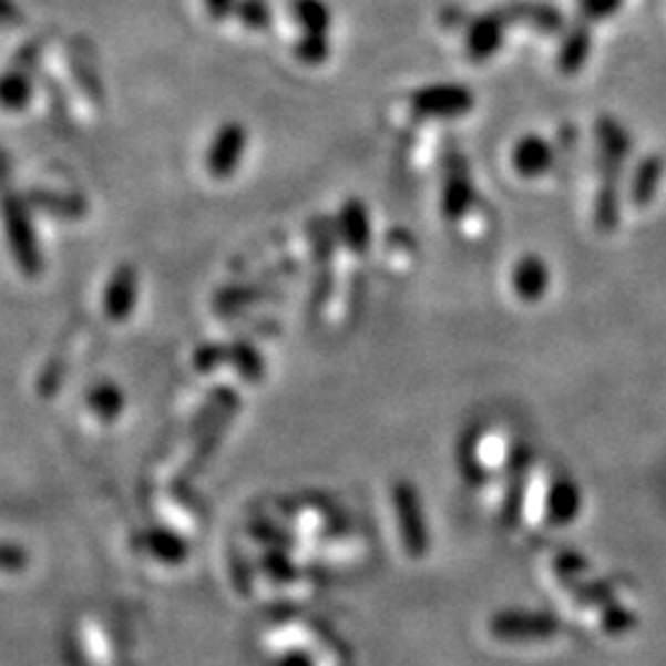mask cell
Returning a JSON list of instances; mask_svg holds the SVG:
<instances>
[{"label": "cell", "mask_w": 666, "mask_h": 666, "mask_svg": "<svg viewBox=\"0 0 666 666\" xmlns=\"http://www.w3.org/2000/svg\"><path fill=\"white\" fill-rule=\"evenodd\" d=\"M3 223L8 233V245L13 249V257L25 275H38L42 267L40 247L32 230L28 205L20 198H6L3 203Z\"/></svg>", "instance_id": "6da1fadb"}, {"label": "cell", "mask_w": 666, "mask_h": 666, "mask_svg": "<svg viewBox=\"0 0 666 666\" xmlns=\"http://www.w3.org/2000/svg\"><path fill=\"white\" fill-rule=\"evenodd\" d=\"M412 112L424 119H454L474 109V94L462 84H430L412 94Z\"/></svg>", "instance_id": "7a4b0ae2"}, {"label": "cell", "mask_w": 666, "mask_h": 666, "mask_svg": "<svg viewBox=\"0 0 666 666\" xmlns=\"http://www.w3.org/2000/svg\"><path fill=\"white\" fill-rule=\"evenodd\" d=\"M247 148V131L239 122H227L215 131V136L207 146L205 166L215 178H230L237 171L239 161Z\"/></svg>", "instance_id": "3957f363"}, {"label": "cell", "mask_w": 666, "mask_h": 666, "mask_svg": "<svg viewBox=\"0 0 666 666\" xmlns=\"http://www.w3.org/2000/svg\"><path fill=\"white\" fill-rule=\"evenodd\" d=\"M595 139L600 148V163H603L605 171V181H615L632 151V139L627 129L613 116H600L595 124Z\"/></svg>", "instance_id": "277c9868"}, {"label": "cell", "mask_w": 666, "mask_h": 666, "mask_svg": "<svg viewBox=\"0 0 666 666\" xmlns=\"http://www.w3.org/2000/svg\"><path fill=\"white\" fill-rule=\"evenodd\" d=\"M396 511H398L402 541L408 543L412 555H422V551L428 549V529H424L422 523L418 494H414V489L410 484L396 486Z\"/></svg>", "instance_id": "5b68a950"}, {"label": "cell", "mask_w": 666, "mask_h": 666, "mask_svg": "<svg viewBox=\"0 0 666 666\" xmlns=\"http://www.w3.org/2000/svg\"><path fill=\"white\" fill-rule=\"evenodd\" d=\"M509 20L504 13H489L469 23L467 28V54L474 62H486L504 42V30Z\"/></svg>", "instance_id": "8992f818"}, {"label": "cell", "mask_w": 666, "mask_h": 666, "mask_svg": "<svg viewBox=\"0 0 666 666\" xmlns=\"http://www.w3.org/2000/svg\"><path fill=\"white\" fill-rule=\"evenodd\" d=\"M511 163L523 178H539L549 173L555 163V151L551 141H545L539 134H529L516 141L511 151Z\"/></svg>", "instance_id": "52a82bcc"}, {"label": "cell", "mask_w": 666, "mask_h": 666, "mask_svg": "<svg viewBox=\"0 0 666 666\" xmlns=\"http://www.w3.org/2000/svg\"><path fill=\"white\" fill-rule=\"evenodd\" d=\"M139 277L134 267H119L106 281L104 289V311L112 321H124L136 307Z\"/></svg>", "instance_id": "ba28073f"}, {"label": "cell", "mask_w": 666, "mask_h": 666, "mask_svg": "<svg viewBox=\"0 0 666 666\" xmlns=\"http://www.w3.org/2000/svg\"><path fill=\"white\" fill-rule=\"evenodd\" d=\"M559 622L549 615H499L491 619V632L501 639H541L551 637Z\"/></svg>", "instance_id": "9c48e42d"}, {"label": "cell", "mask_w": 666, "mask_h": 666, "mask_svg": "<svg viewBox=\"0 0 666 666\" xmlns=\"http://www.w3.org/2000/svg\"><path fill=\"white\" fill-rule=\"evenodd\" d=\"M513 289L526 301L541 299L543 291L549 289V267H545V262L536 255L523 257L513 267Z\"/></svg>", "instance_id": "30bf717a"}, {"label": "cell", "mask_w": 666, "mask_h": 666, "mask_svg": "<svg viewBox=\"0 0 666 666\" xmlns=\"http://www.w3.org/2000/svg\"><path fill=\"white\" fill-rule=\"evenodd\" d=\"M474 203V185L469 181L464 168H454L447 173L444 191H442V211L450 221H460L467 215L469 207Z\"/></svg>", "instance_id": "8fae6325"}, {"label": "cell", "mask_w": 666, "mask_h": 666, "mask_svg": "<svg viewBox=\"0 0 666 666\" xmlns=\"http://www.w3.org/2000/svg\"><path fill=\"white\" fill-rule=\"evenodd\" d=\"M338 227H341V235L346 239V245L354 249V253H363L370 243V223H368V211L360 201H348L341 207V215H338Z\"/></svg>", "instance_id": "7c38bea8"}, {"label": "cell", "mask_w": 666, "mask_h": 666, "mask_svg": "<svg viewBox=\"0 0 666 666\" xmlns=\"http://www.w3.org/2000/svg\"><path fill=\"white\" fill-rule=\"evenodd\" d=\"M590 48H593V35H590V28L587 25L573 28L561 42L559 70L565 74H575L577 70H583L590 58Z\"/></svg>", "instance_id": "4fadbf2b"}, {"label": "cell", "mask_w": 666, "mask_h": 666, "mask_svg": "<svg viewBox=\"0 0 666 666\" xmlns=\"http://www.w3.org/2000/svg\"><path fill=\"white\" fill-rule=\"evenodd\" d=\"M664 158L659 154H649L644 158L637 171L635 178H632V203L635 205H649L654 193H657L662 176H664Z\"/></svg>", "instance_id": "5bb4252c"}, {"label": "cell", "mask_w": 666, "mask_h": 666, "mask_svg": "<svg viewBox=\"0 0 666 666\" xmlns=\"http://www.w3.org/2000/svg\"><path fill=\"white\" fill-rule=\"evenodd\" d=\"M32 96V80L25 70H8L0 74V106L8 112H20L30 104Z\"/></svg>", "instance_id": "9a60e30c"}, {"label": "cell", "mask_w": 666, "mask_h": 666, "mask_svg": "<svg viewBox=\"0 0 666 666\" xmlns=\"http://www.w3.org/2000/svg\"><path fill=\"white\" fill-rule=\"evenodd\" d=\"M291 16L297 20L301 32H319L329 35L331 30V8L324 0H291Z\"/></svg>", "instance_id": "2e32d148"}, {"label": "cell", "mask_w": 666, "mask_h": 666, "mask_svg": "<svg viewBox=\"0 0 666 666\" xmlns=\"http://www.w3.org/2000/svg\"><path fill=\"white\" fill-rule=\"evenodd\" d=\"M501 13H504L509 23L511 20H519V23H529L543 32H555L563 25L561 16L555 13V8L551 6H511L501 10Z\"/></svg>", "instance_id": "e0dca14e"}, {"label": "cell", "mask_w": 666, "mask_h": 666, "mask_svg": "<svg viewBox=\"0 0 666 666\" xmlns=\"http://www.w3.org/2000/svg\"><path fill=\"white\" fill-rule=\"evenodd\" d=\"M141 549L148 551L151 555H156L158 561L166 563H181L185 559V545L181 539L173 536L168 531H151V533H141L136 539Z\"/></svg>", "instance_id": "ac0fdd59"}, {"label": "cell", "mask_w": 666, "mask_h": 666, "mask_svg": "<svg viewBox=\"0 0 666 666\" xmlns=\"http://www.w3.org/2000/svg\"><path fill=\"white\" fill-rule=\"evenodd\" d=\"M294 54L301 64L309 68H319L331 54V40L329 35H319V32H301L297 45H294Z\"/></svg>", "instance_id": "d6986e66"}, {"label": "cell", "mask_w": 666, "mask_h": 666, "mask_svg": "<svg viewBox=\"0 0 666 666\" xmlns=\"http://www.w3.org/2000/svg\"><path fill=\"white\" fill-rule=\"evenodd\" d=\"M549 506H551V519L555 523H567L575 516L577 506H581V496H577V489L571 482L555 484Z\"/></svg>", "instance_id": "ffe728a7"}, {"label": "cell", "mask_w": 666, "mask_h": 666, "mask_svg": "<svg viewBox=\"0 0 666 666\" xmlns=\"http://www.w3.org/2000/svg\"><path fill=\"white\" fill-rule=\"evenodd\" d=\"M90 408L100 414L102 420H114L119 412H122L124 408V398H122V390H119L116 386L112 383H104V386H96L92 392H90Z\"/></svg>", "instance_id": "44dd1931"}, {"label": "cell", "mask_w": 666, "mask_h": 666, "mask_svg": "<svg viewBox=\"0 0 666 666\" xmlns=\"http://www.w3.org/2000/svg\"><path fill=\"white\" fill-rule=\"evenodd\" d=\"M235 16L247 30H267L275 18L267 0H237Z\"/></svg>", "instance_id": "7402d4cb"}, {"label": "cell", "mask_w": 666, "mask_h": 666, "mask_svg": "<svg viewBox=\"0 0 666 666\" xmlns=\"http://www.w3.org/2000/svg\"><path fill=\"white\" fill-rule=\"evenodd\" d=\"M617 211H619V203H617L615 181H605L595 203V223L600 230H613L617 225Z\"/></svg>", "instance_id": "603a6c76"}, {"label": "cell", "mask_w": 666, "mask_h": 666, "mask_svg": "<svg viewBox=\"0 0 666 666\" xmlns=\"http://www.w3.org/2000/svg\"><path fill=\"white\" fill-rule=\"evenodd\" d=\"M32 205L45 207V211L60 213V215H78L82 213V203L78 198H68V195H58V193H35L30 198Z\"/></svg>", "instance_id": "cb8c5ba5"}, {"label": "cell", "mask_w": 666, "mask_h": 666, "mask_svg": "<svg viewBox=\"0 0 666 666\" xmlns=\"http://www.w3.org/2000/svg\"><path fill=\"white\" fill-rule=\"evenodd\" d=\"M28 565V553L18 543H0V571L16 573Z\"/></svg>", "instance_id": "d4e9b609"}, {"label": "cell", "mask_w": 666, "mask_h": 666, "mask_svg": "<svg viewBox=\"0 0 666 666\" xmlns=\"http://www.w3.org/2000/svg\"><path fill=\"white\" fill-rule=\"evenodd\" d=\"M619 6L622 0H581V10L587 20H605L617 13Z\"/></svg>", "instance_id": "484cf974"}, {"label": "cell", "mask_w": 666, "mask_h": 666, "mask_svg": "<svg viewBox=\"0 0 666 666\" xmlns=\"http://www.w3.org/2000/svg\"><path fill=\"white\" fill-rule=\"evenodd\" d=\"M23 25V13L13 0H0V28Z\"/></svg>", "instance_id": "4316f807"}, {"label": "cell", "mask_w": 666, "mask_h": 666, "mask_svg": "<svg viewBox=\"0 0 666 666\" xmlns=\"http://www.w3.org/2000/svg\"><path fill=\"white\" fill-rule=\"evenodd\" d=\"M203 6L213 20H225L227 16L235 13L237 0H203Z\"/></svg>", "instance_id": "83f0119b"}]
</instances>
